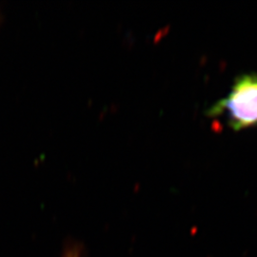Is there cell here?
Instances as JSON below:
<instances>
[{
	"instance_id": "obj_2",
	"label": "cell",
	"mask_w": 257,
	"mask_h": 257,
	"mask_svg": "<svg viewBox=\"0 0 257 257\" xmlns=\"http://www.w3.org/2000/svg\"><path fill=\"white\" fill-rule=\"evenodd\" d=\"M65 257H79V253H78V251L77 250H70V251H68L66 254H65Z\"/></svg>"
},
{
	"instance_id": "obj_1",
	"label": "cell",
	"mask_w": 257,
	"mask_h": 257,
	"mask_svg": "<svg viewBox=\"0 0 257 257\" xmlns=\"http://www.w3.org/2000/svg\"><path fill=\"white\" fill-rule=\"evenodd\" d=\"M208 114L224 115L227 125L235 132L257 126V74L237 76L228 95L212 105Z\"/></svg>"
}]
</instances>
